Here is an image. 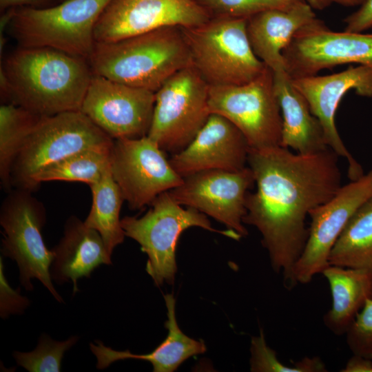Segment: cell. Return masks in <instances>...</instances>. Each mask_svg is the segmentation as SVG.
<instances>
[{
    "label": "cell",
    "instance_id": "obj_10",
    "mask_svg": "<svg viewBox=\"0 0 372 372\" xmlns=\"http://www.w3.org/2000/svg\"><path fill=\"white\" fill-rule=\"evenodd\" d=\"M208 103L211 114L226 118L242 132L249 149L280 145L282 118L268 66L248 83L209 86Z\"/></svg>",
    "mask_w": 372,
    "mask_h": 372
},
{
    "label": "cell",
    "instance_id": "obj_25",
    "mask_svg": "<svg viewBox=\"0 0 372 372\" xmlns=\"http://www.w3.org/2000/svg\"><path fill=\"white\" fill-rule=\"evenodd\" d=\"M329 263L372 270V196L348 221L331 251Z\"/></svg>",
    "mask_w": 372,
    "mask_h": 372
},
{
    "label": "cell",
    "instance_id": "obj_31",
    "mask_svg": "<svg viewBox=\"0 0 372 372\" xmlns=\"http://www.w3.org/2000/svg\"><path fill=\"white\" fill-rule=\"evenodd\" d=\"M345 335L353 355L372 360V298L366 300Z\"/></svg>",
    "mask_w": 372,
    "mask_h": 372
},
{
    "label": "cell",
    "instance_id": "obj_9",
    "mask_svg": "<svg viewBox=\"0 0 372 372\" xmlns=\"http://www.w3.org/2000/svg\"><path fill=\"white\" fill-rule=\"evenodd\" d=\"M209 88L191 64L170 76L156 92L147 136L165 152H180L206 123L211 114Z\"/></svg>",
    "mask_w": 372,
    "mask_h": 372
},
{
    "label": "cell",
    "instance_id": "obj_27",
    "mask_svg": "<svg viewBox=\"0 0 372 372\" xmlns=\"http://www.w3.org/2000/svg\"><path fill=\"white\" fill-rule=\"evenodd\" d=\"M41 117L10 103L0 107V181L6 192L12 189L11 171L23 143Z\"/></svg>",
    "mask_w": 372,
    "mask_h": 372
},
{
    "label": "cell",
    "instance_id": "obj_8",
    "mask_svg": "<svg viewBox=\"0 0 372 372\" xmlns=\"http://www.w3.org/2000/svg\"><path fill=\"white\" fill-rule=\"evenodd\" d=\"M113 141L81 111L41 117L13 163L12 188L33 192L32 177L43 167L84 149L110 145Z\"/></svg>",
    "mask_w": 372,
    "mask_h": 372
},
{
    "label": "cell",
    "instance_id": "obj_5",
    "mask_svg": "<svg viewBox=\"0 0 372 372\" xmlns=\"http://www.w3.org/2000/svg\"><path fill=\"white\" fill-rule=\"evenodd\" d=\"M246 24L247 19L211 17L181 28L192 64L209 86L244 84L265 68L251 47Z\"/></svg>",
    "mask_w": 372,
    "mask_h": 372
},
{
    "label": "cell",
    "instance_id": "obj_24",
    "mask_svg": "<svg viewBox=\"0 0 372 372\" xmlns=\"http://www.w3.org/2000/svg\"><path fill=\"white\" fill-rule=\"evenodd\" d=\"M89 187L92 205L84 223L99 233L112 256L114 249L123 243L125 236L120 219L121 206L125 200L110 169Z\"/></svg>",
    "mask_w": 372,
    "mask_h": 372
},
{
    "label": "cell",
    "instance_id": "obj_38",
    "mask_svg": "<svg viewBox=\"0 0 372 372\" xmlns=\"http://www.w3.org/2000/svg\"><path fill=\"white\" fill-rule=\"evenodd\" d=\"M63 1H65V0H63Z\"/></svg>",
    "mask_w": 372,
    "mask_h": 372
},
{
    "label": "cell",
    "instance_id": "obj_7",
    "mask_svg": "<svg viewBox=\"0 0 372 372\" xmlns=\"http://www.w3.org/2000/svg\"><path fill=\"white\" fill-rule=\"evenodd\" d=\"M7 193L0 208L1 254L17 262L20 282L26 290L33 289L31 280L37 278L58 302H63L52 282L54 253L42 236L46 222L43 204L29 190L12 188Z\"/></svg>",
    "mask_w": 372,
    "mask_h": 372
},
{
    "label": "cell",
    "instance_id": "obj_18",
    "mask_svg": "<svg viewBox=\"0 0 372 372\" xmlns=\"http://www.w3.org/2000/svg\"><path fill=\"white\" fill-rule=\"evenodd\" d=\"M249 147L226 118L211 114L194 138L169 159L183 178L207 170L240 171L247 167Z\"/></svg>",
    "mask_w": 372,
    "mask_h": 372
},
{
    "label": "cell",
    "instance_id": "obj_22",
    "mask_svg": "<svg viewBox=\"0 0 372 372\" xmlns=\"http://www.w3.org/2000/svg\"><path fill=\"white\" fill-rule=\"evenodd\" d=\"M273 82L282 118L280 146L302 154L329 148L320 121L285 70L273 72Z\"/></svg>",
    "mask_w": 372,
    "mask_h": 372
},
{
    "label": "cell",
    "instance_id": "obj_15",
    "mask_svg": "<svg viewBox=\"0 0 372 372\" xmlns=\"http://www.w3.org/2000/svg\"><path fill=\"white\" fill-rule=\"evenodd\" d=\"M254 184V174L247 166L236 172H199L184 177L168 192L178 204L196 209L245 237L248 234L243 223L246 199Z\"/></svg>",
    "mask_w": 372,
    "mask_h": 372
},
{
    "label": "cell",
    "instance_id": "obj_23",
    "mask_svg": "<svg viewBox=\"0 0 372 372\" xmlns=\"http://www.w3.org/2000/svg\"><path fill=\"white\" fill-rule=\"evenodd\" d=\"M332 297L324 315V325L334 334H345L357 314L372 298V270L329 265L322 272Z\"/></svg>",
    "mask_w": 372,
    "mask_h": 372
},
{
    "label": "cell",
    "instance_id": "obj_26",
    "mask_svg": "<svg viewBox=\"0 0 372 372\" xmlns=\"http://www.w3.org/2000/svg\"><path fill=\"white\" fill-rule=\"evenodd\" d=\"M112 144L78 152L43 167L32 177V191L48 181L81 182L89 186L97 182L110 169Z\"/></svg>",
    "mask_w": 372,
    "mask_h": 372
},
{
    "label": "cell",
    "instance_id": "obj_20",
    "mask_svg": "<svg viewBox=\"0 0 372 372\" xmlns=\"http://www.w3.org/2000/svg\"><path fill=\"white\" fill-rule=\"evenodd\" d=\"M52 251L51 278L59 284L71 280L74 294L79 291V278H90L94 269L102 264H112L111 256L99 233L86 226L76 216L67 219L63 236Z\"/></svg>",
    "mask_w": 372,
    "mask_h": 372
},
{
    "label": "cell",
    "instance_id": "obj_12",
    "mask_svg": "<svg viewBox=\"0 0 372 372\" xmlns=\"http://www.w3.org/2000/svg\"><path fill=\"white\" fill-rule=\"evenodd\" d=\"M282 56L291 79L348 63L372 67V33L335 32L316 17L295 34Z\"/></svg>",
    "mask_w": 372,
    "mask_h": 372
},
{
    "label": "cell",
    "instance_id": "obj_35",
    "mask_svg": "<svg viewBox=\"0 0 372 372\" xmlns=\"http://www.w3.org/2000/svg\"><path fill=\"white\" fill-rule=\"evenodd\" d=\"M311 8L317 10H324L332 4H338L347 7L360 6L366 0H305Z\"/></svg>",
    "mask_w": 372,
    "mask_h": 372
},
{
    "label": "cell",
    "instance_id": "obj_19",
    "mask_svg": "<svg viewBox=\"0 0 372 372\" xmlns=\"http://www.w3.org/2000/svg\"><path fill=\"white\" fill-rule=\"evenodd\" d=\"M316 17L305 0L252 15L247 19L246 30L254 54L273 72L285 70L282 51L295 34Z\"/></svg>",
    "mask_w": 372,
    "mask_h": 372
},
{
    "label": "cell",
    "instance_id": "obj_30",
    "mask_svg": "<svg viewBox=\"0 0 372 372\" xmlns=\"http://www.w3.org/2000/svg\"><path fill=\"white\" fill-rule=\"evenodd\" d=\"M211 17L248 19L260 12L286 8L298 0H196Z\"/></svg>",
    "mask_w": 372,
    "mask_h": 372
},
{
    "label": "cell",
    "instance_id": "obj_33",
    "mask_svg": "<svg viewBox=\"0 0 372 372\" xmlns=\"http://www.w3.org/2000/svg\"><path fill=\"white\" fill-rule=\"evenodd\" d=\"M344 31L364 32L372 28V0H366L344 19Z\"/></svg>",
    "mask_w": 372,
    "mask_h": 372
},
{
    "label": "cell",
    "instance_id": "obj_29",
    "mask_svg": "<svg viewBox=\"0 0 372 372\" xmlns=\"http://www.w3.org/2000/svg\"><path fill=\"white\" fill-rule=\"evenodd\" d=\"M250 370L253 372H324L327 367L320 358L304 357L287 366L282 363L276 356V353L266 342L262 330L258 336L251 341Z\"/></svg>",
    "mask_w": 372,
    "mask_h": 372
},
{
    "label": "cell",
    "instance_id": "obj_32",
    "mask_svg": "<svg viewBox=\"0 0 372 372\" xmlns=\"http://www.w3.org/2000/svg\"><path fill=\"white\" fill-rule=\"evenodd\" d=\"M3 264L1 258V316L6 318L11 314L22 313L30 304V301L13 290L6 281L3 273Z\"/></svg>",
    "mask_w": 372,
    "mask_h": 372
},
{
    "label": "cell",
    "instance_id": "obj_28",
    "mask_svg": "<svg viewBox=\"0 0 372 372\" xmlns=\"http://www.w3.org/2000/svg\"><path fill=\"white\" fill-rule=\"evenodd\" d=\"M78 340L77 335H72L65 340L56 341L42 334L33 351H14L12 355L17 364L30 372H59L65 352Z\"/></svg>",
    "mask_w": 372,
    "mask_h": 372
},
{
    "label": "cell",
    "instance_id": "obj_2",
    "mask_svg": "<svg viewBox=\"0 0 372 372\" xmlns=\"http://www.w3.org/2000/svg\"><path fill=\"white\" fill-rule=\"evenodd\" d=\"M3 103L40 116L80 111L93 72L87 59L43 47L19 46L0 72Z\"/></svg>",
    "mask_w": 372,
    "mask_h": 372
},
{
    "label": "cell",
    "instance_id": "obj_21",
    "mask_svg": "<svg viewBox=\"0 0 372 372\" xmlns=\"http://www.w3.org/2000/svg\"><path fill=\"white\" fill-rule=\"evenodd\" d=\"M167 313L165 327L167 329L166 338L152 352L146 354H134L130 351H116L96 340L90 347L96 358V368L104 369L116 361L135 359L150 362L154 372H173L192 356L206 351L203 341L193 339L183 333L176 318V300L173 294L163 296Z\"/></svg>",
    "mask_w": 372,
    "mask_h": 372
},
{
    "label": "cell",
    "instance_id": "obj_6",
    "mask_svg": "<svg viewBox=\"0 0 372 372\" xmlns=\"http://www.w3.org/2000/svg\"><path fill=\"white\" fill-rule=\"evenodd\" d=\"M142 216H125L121 227L127 237L136 241L148 257L146 271L158 287L174 283L177 271L176 248L181 234L198 227L234 240L242 238L233 230L212 227L206 215L192 207L183 208L168 192L158 196Z\"/></svg>",
    "mask_w": 372,
    "mask_h": 372
},
{
    "label": "cell",
    "instance_id": "obj_17",
    "mask_svg": "<svg viewBox=\"0 0 372 372\" xmlns=\"http://www.w3.org/2000/svg\"><path fill=\"white\" fill-rule=\"evenodd\" d=\"M294 87L307 100L312 114L320 121L328 147L348 163V176L355 180L364 174L344 145L335 125V113L343 96L354 90L360 96L372 98V67L358 65L329 75L291 79Z\"/></svg>",
    "mask_w": 372,
    "mask_h": 372
},
{
    "label": "cell",
    "instance_id": "obj_4",
    "mask_svg": "<svg viewBox=\"0 0 372 372\" xmlns=\"http://www.w3.org/2000/svg\"><path fill=\"white\" fill-rule=\"evenodd\" d=\"M111 0H65L47 8H17L8 26L21 47H43L90 59L96 24Z\"/></svg>",
    "mask_w": 372,
    "mask_h": 372
},
{
    "label": "cell",
    "instance_id": "obj_34",
    "mask_svg": "<svg viewBox=\"0 0 372 372\" xmlns=\"http://www.w3.org/2000/svg\"><path fill=\"white\" fill-rule=\"evenodd\" d=\"M54 1V0H0V9L1 12H4L13 8H43L52 6L51 4Z\"/></svg>",
    "mask_w": 372,
    "mask_h": 372
},
{
    "label": "cell",
    "instance_id": "obj_13",
    "mask_svg": "<svg viewBox=\"0 0 372 372\" xmlns=\"http://www.w3.org/2000/svg\"><path fill=\"white\" fill-rule=\"evenodd\" d=\"M372 196V170L312 209L308 238L292 272V286L307 284L329 265L331 251L353 214Z\"/></svg>",
    "mask_w": 372,
    "mask_h": 372
},
{
    "label": "cell",
    "instance_id": "obj_37",
    "mask_svg": "<svg viewBox=\"0 0 372 372\" xmlns=\"http://www.w3.org/2000/svg\"><path fill=\"white\" fill-rule=\"evenodd\" d=\"M291 1H294V0H291Z\"/></svg>",
    "mask_w": 372,
    "mask_h": 372
},
{
    "label": "cell",
    "instance_id": "obj_36",
    "mask_svg": "<svg viewBox=\"0 0 372 372\" xmlns=\"http://www.w3.org/2000/svg\"><path fill=\"white\" fill-rule=\"evenodd\" d=\"M342 371L372 372V360L353 355Z\"/></svg>",
    "mask_w": 372,
    "mask_h": 372
},
{
    "label": "cell",
    "instance_id": "obj_1",
    "mask_svg": "<svg viewBox=\"0 0 372 372\" xmlns=\"http://www.w3.org/2000/svg\"><path fill=\"white\" fill-rule=\"evenodd\" d=\"M338 157L330 148L309 154L280 145L249 149L256 189L247 194L243 223L259 231L271 267L282 274L286 287H293V269L308 238L307 216L342 186Z\"/></svg>",
    "mask_w": 372,
    "mask_h": 372
},
{
    "label": "cell",
    "instance_id": "obj_16",
    "mask_svg": "<svg viewBox=\"0 0 372 372\" xmlns=\"http://www.w3.org/2000/svg\"><path fill=\"white\" fill-rule=\"evenodd\" d=\"M211 18L196 0H111L96 24L94 39L112 42L163 27L197 26Z\"/></svg>",
    "mask_w": 372,
    "mask_h": 372
},
{
    "label": "cell",
    "instance_id": "obj_11",
    "mask_svg": "<svg viewBox=\"0 0 372 372\" xmlns=\"http://www.w3.org/2000/svg\"><path fill=\"white\" fill-rule=\"evenodd\" d=\"M110 171L128 207L139 210L183 180L165 152L148 136L113 141Z\"/></svg>",
    "mask_w": 372,
    "mask_h": 372
},
{
    "label": "cell",
    "instance_id": "obj_3",
    "mask_svg": "<svg viewBox=\"0 0 372 372\" xmlns=\"http://www.w3.org/2000/svg\"><path fill=\"white\" fill-rule=\"evenodd\" d=\"M88 62L94 74L156 92L192 59L181 27L168 26L96 42Z\"/></svg>",
    "mask_w": 372,
    "mask_h": 372
},
{
    "label": "cell",
    "instance_id": "obj_14",
    "mask_svg": "<svg viewBox=\"0 0 372 372\" xmlns=\"http://www.w3.org/2000/svg\"><path fill=\"white\" fill-rule=\"evenodd\" d=\"M156 92L94 74L80 111L113 140L147 136Z\"/></svg>",
    "mask_w": 372,
    "mask_h": 372
}]
</instances>
